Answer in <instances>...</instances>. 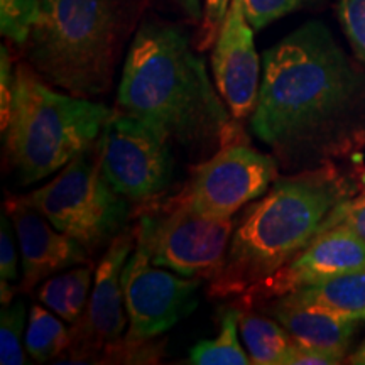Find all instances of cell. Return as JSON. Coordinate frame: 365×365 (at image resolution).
Masks as SVG:
<instances>
[{"label": "cell", "instance_id": "8992f818", "mask_svg": "<svg viewBox=\"0 0 365 365\" xmlns=\"http://www.w3.org/2000/svg\"><path fill=\"white\" fill-rule=\"evenodd\" d=\"M24 198L56 230L80 242L88 254L110 244L130 217V202L103 176L97 143L76 154L48 185Z\"/></svg>", "mask_w": 365, "mask_h": 365}, {"label": "cell", "instance_id": "e0dca14e", "mask_svg": "<svg viewBox=\"0 0 365 365\" xmlns=\"http://www.w3.org/2000/svg\"><path fill=\"white\" fill-rule=\"evenodd\" d=\"M239 327L254 365H282V360L294 345L277 319L257 313V309H240Z\"/></svg>", "mask_w": 365, "mask_h": 365}, {"label": "cell", "instance_id": "d6986e66", "mask_svg": "<svg viewBox=\"0 0 365 365\" xmlns=\"http://www.w3.org/2000/svg\"><path fill=\"white\" fill-rule=\"evenodd\" d=\"M26 330V349L31 359L43 364L66 352L71 333L59 319L39 304H33Z\"/></svg>", "mask_w": 365, "mask_h": 365}, {"label": "cell", "instance_id": "4316f807", "mask_svg": "<svg viewBox=\"0 0 365 365\" xmlns=\"http://www.w3.org/2000/svg\"><path fill=\"white\" fill-rule=\"evenodd\" d=\"M228 7H230V0H205L203 19L202 26H200L198 41H196V48L200 51L215 44L217 36L220 33L223 21H225Z\"/></svg>", "mask_w": 365, "mask_h": 365}, {"label": "cell", "instance_id": "d6a6232c", "mask_svg": "<svg viewBox=\"0 0 365 365\" xmlns=\"http://www.w3.org/2000/svg\"><path fill=\"white\" fill-rule=\"evenodd\" d=\"M360 182H365V173H364L362 176H360Z\"/></svg>", "mask_w": 365, "mask_h": 365}, {"label": "cell", "instance_id": "cb8c5ba5", "mask_svg": "<svg viewBox=\"0 0 365 365\" xmlns=\"http://www.w3.org/2000/svg\"><path fill=\"white\" fill-rule=\"evenodd\" d=\"M335 227H345L365 239V191L354 198H345L328 213L323 222L322 232ZM319 232V234H322Z\"/></svg>", "mask_w": 365, "mask_h": 365}, {"label": "cell", "instance_id": "4dcf8cb0", "mask_svg": "<svg viewBox=\"0 0 365 365\" xmlns=\"http://www.w3.org/2000/svg\"><path fill=\"white\" fill-rule=\"evenodd\" d=\"M190 22H202L203 7L200 0H170Z\"/></svg>", "mask_w": 365, "mask_h": 365}, {"label": "cell", "instance_id": "484cf974", "mask_svg": "<svg viewBox=\"0 0 365 365\" xmlns=\"http://www.w3.org/2000/svg\"><path fill=\"white\" fill-rule=\"evenodd\" d=\"M14 223L4 210L0 217V282L11 284L19 277L17 249L14 242Z\"/></svg>", "mask_w": 365, "mask_h": 365}, {"label": "cell", "instance_id": "f1b7e54d", "mask_svg": "<svg viewBox=\"0 0 365 365\" xmlns=\"http://www.w3.org/2000/svg\"><path fill=\"white\" fill-rule=\"evenodd\" d=\"M12 91H14V73L12 61L9 54L7 46L0 49V127H6L11 113L12 105Z\"/></svg>", "mask_w": 365, "mask_h": 365}, {"label": "cell", "instance_id": "9a60e30c", "mask_svg": "<svg viewBox=\"0 0 365 365\" xmlns=\"http://www.w3.org/2000/svg\"><path fill=\"white\" fill-rule=\"evenodd\" d=\"M257 312H267L269 317L277 319L296 345L323 350L344 359L359 323L325 309L287 304L277 299L264 304Z\"/></svg>", "mask_w": 365, "mask_h": 365}, {"label": "cell", "instance_id": "8fae6325", "mask_svg": "<svg viewBox=\"0 0 365 365\" xmlns=\"http://www.w3.org/2000/svg\"><path fill=\"white\" fill-rule=\"evenodd\" d=\"M135 244L134 225L125 227L105 249L93 276L88 307L70 330L71 341L66 352L71 362L102 359V355L124 336L129 318L122 289V272Z\"/></svg>", "mask_w": 365, "mask_h": 365}, {"label": "cell", "instance_id": "f546056e", "mask_svg": "<svg viewBox=\"0 0 365 365\" xmlns=\"http://www.w3.org/2000/svg\"><path fill=\"white\" fill-rule=\"evenodd\" d=\"M341 362H344V357L340 355L307 349V346L294 344L282 360V365H336Z\"/></svg>", "mask_w": 365, "mask_h": 365}, {"label": "cell", "instance_id": "3957f363", "mask_svg": "<svg viewBox=\"0 0 365 365\" xmlns=\"http://www.w3.org/2000/svg\"><path fill=\"white\" fill-rule=\"evenodd\" d=\"M350 193L349 180L330 161L277 176L235 223L222 271L210 281V298H237L284 266L322 232L328 213Z\"/></svg>", "mask_w": 365, "mask_h": 365}, {"label": "cell", "instance_id": "ba28073f", "mask_svg": "<svg viewBox=\"0 0 365 365\" xmlns=\"http://www.w3.org/2000/svg\"><path fill=\"white\" fill-rule=\"evenodd\" d=\"M97 145L103 176L130 203H154L171 186L175 158L170 140L140 118L113 112Z\"/></svg>", "mask_w": 365, "mask_h": 365}, {"label": "cell", "instance_id": "44dd1931", "mask_svg": "<svg viewBox=\"0 0 365 365\" xmlns=\"http://www.w3.org/2000/svg\"><path fill=\"white\" fill-rule=\"evenodd\" d=\"M39 0H0L2 36L17 46H24L33 26Z\"/></svg>", "mask_w": 365, "mask_h": 365}, {"label": "cell", "instance_id": "5b68a950", "mask_svg": "<svg viewBox=\"0 0 365 365\" xmlns=\"http://www.w3.org/2000/svg\"><path fill=\"white\" fill-rule=\"evenodd\" d=\"M112 113L107 105L54 90L27 63H19L2 129L6 163L21 185L44 180L97 143Z\"/></svg>", "mask_w": 365, "mask_h": 365}, {"label": "cell", "instance_id": "277c9868", "mask_svg": "<svg viewBox=\"0 0 365 365\" xmlns=\"http://www.w3.org/2000/svg\"><path fill=\"white\" fill-rule=\"evenodd\" d=\"M137 12L134 0H39L22 46L27 65L76 97L108 93Z\"/></svg>", "mask_w": 365, "mask_h": 365}, {"label": "cell", "instance_id": "83f0119b", "mask_svg": "<svg viewBox=\"0 0 365 365\" xmlns=\"http://www.w3.org/2000/svg\"><path fill=\"white\" fill-rule=\"evenodd\" d=\"M68 272L53 276L51 279L44 281L39 287L38 298L58 317L70 323V307H68Z\"/></svg>", "mask_w": 365, "mask_h": 365}, {"label": "cell", "instance_id": "2e32d148", "mask_svg": "<svg viewBox=\"0 0 365 365\" xmlns=\"http://www.w3.org/2000/svg\"><path fill=\"white\" fill-rule=\"evenodd\" d=\"M287 304H303L325 309L341 318L364 322L365 319V267L344 274L335 279L314 284L279 298Z\"/></svg>", "mask_w": 365, "mask_h": 365}, {"label": "cell", "instance_id": "7a4b0ae2", "mask_svg": "<svg viewBox=\"0 0 365 365\" xmlns=\"http://www.w3.org/2000/svg\"><path fill=\"white\" fill-rule=\"evenodd\" d=\"M117 107L202 159L245 137L188 34L161 19L144 21L137 29L118 83Z\"/></svg>", "mask_w": 365, "mask_h": 365}, {"label": "cell", "instance_id": "30bf717a", "mask_svg": "<svg viewBox=\"0 0 365 365\" xmlns=\"http://www.w3.org/2000/svg\"><path fill=\"white\" fill-rule=\"evenodd\" d=\"M203 279H182L154 266L143 250L134 249L122 272V289L129 318L127 340H156L198 307L196 291Z\"/></svg>", "mask_w": 365, "mask_h": 365}, {"label": "cell", "instance_id": "52a82bcc", "mask_svg": "<svg viewBox=\"0 0 365 365\" xmlns=\"http://www.w3.org/2000/svg\"><path fill=\"white\" fill-rule=\"evenodd\" d=\"M135 223V249L154 266L185 277L215 279L234 234L232 218H208L170 200L145 205Z\"/></svg>", "mask_w": 365, "mask_h": 365}, {"label": "cell", "instance_id": "6da1fadb", "mask_svg": "<svg viewBox=\"0 0 365 365\" xmlns=\"http://www.w3.org/2000/svg\"><path fill=\"white\" fill-rule=\"evenodd\" d=\"M250 130L287 171L312 170L365 137V75L327 24L309 21L262 54Z\"/></svg>", "mask_w": 365, "mask_h": 365}, {"label": "cell", "instance_id": "603a6c76", "mask_svg": "<svg viewBox=\"0 0 365 365\" xmlns=\"http://www.w3.org/2000/svg\"><path fill=\"white\" fill-rule=\"evenodd\" d=\"M308 0H244L245 14L255 31H261L287 14L298 11Z\"/></svg>", "mask_w": 365, "mask_h": 365}, {"label": "cell", "instance_id": "9c48e42d", "mask_svg": "<svg viewBox=\"0 0 365 365\" xmlns=\"http://www.w3.org/2000/svg\"><path fill=\"white\" fill-rule=\"evenodd\" d=\"M276 178V158L254 149L242 137L196 164L180 193L168 200L203 217L232 218L266 195Z\"/></svg>", "mask_w": 365, "mask_h": 365}, {"label": "cell", "instance_id": "7c38bea8", "mask_svg": "<svg viewBox=\"0 0 365 365\" xmlns=\"http://www.w3.org/2000/svg\"><path fill=\"white\" fill-rule=\"evenodd\" d=\"M365 267V239L345 227L322 232L284 266L235 298L240 309H259L284 296Z\"/></svg>", "mask_w": 365, "mask_h": 365}, {"label": "cell", "instance_id": "1f68e13d", "mask_svg": "<svg viewBox=\"0 0 365 365\" xmlns=\"http://www.w3.org/2000/svg\"><path fill=\"white\" fill-rule=\"evenodd\" d=\"M349 364H355V365H365V341L362 344V346L357 350V352L352 354L346 360Z\"/></svg>", "mask_w": 365, "mask_h": 365}, {"label": "cell", "instance_id": "ac0fdd59", "mask_svg": "<svg viewBox=\"0 0 365 365\" xmlns=\"http://www.w3.org/2000/svg\"><path fill=\"white\" fill-rule=\"evenodd\" d=\"M240 309L227 308L220 317V331L215 339L198 341L190 350L188 364L193 365H249L250 355L245 354L237 339Z\"/></svg>", "mask_w": 365, "mask_h": 365}, {"label": "cell", "instance_id": "7402d4cb", "mask_svg": "<svg viewBox=\"0 0 365 365\" xmlns=\"http://www.w3.org/2000/svg\"><path fill=\"white\" fill-rule=\"evenodd\" d=\"M336 16L355 58L365 68V0H339Z\"/></svg>", "mask_w": 365, "mask_h": 365}, {"label": "cell", "instance_id": "5bb4252c", "mask_svg": "<svg viewBox=\"0 0 365 365\" xmlns=\"http://www.w3.org/2000/svg\"><path fill=\"white\" fill-rule=\"evenodd\" d=\"M4 210L11 217L19 240L22 257V281L19 291L31 293L46 277L65 269L91 262L80 242L56 230L53 223L24 196L7 195Z\"/></svg>", "mask_w": 365, "mask_h": 365}, {"label": "cell", "instance_id": "ffe728a7", "mask_svg": "<svg viewBox=\"0 0 365 365\" xmlns=\"http://www.w3.org/2000/svg\"><path fill=\"white\" fill-rule=\"evenodd\" d=\"M26 304L22 299L14 301L2 308L0 317V364H26L22 350V333L26 325Z\"/></svg>", "mask_w": 365, "mask_h": 365}, {"label": "cell", "instance_id": "4fadbf2b", "mask_svg": "<svg viewBox=\"0 0 365 365\" xmlns=\"http://www.w3.org/2000/svg\"><path fill=\"white\" fill-rule=\"evenodd\" d=\"M244 0H230L212 51V71L228 110L242 122L252 115L261 90V58Z\"/></svg>", "mask_w": 365, "mask_h": 365}, {"label": "cell", "instance_id": "d4e9b609", "mask_svg": "<svg viewBox=\"0 0 365 365\" xmlns=\"http://www.w3.org/2000/svg\"><path fill=\"white\" fill-rule=\"evenodd\" d=\"M91 277H93V264H80L78 267L68 271V307H70V323H76L86 308V298Z\"/></svg>", "mask_w": 365, "mask_h": 365}]
</instances>
